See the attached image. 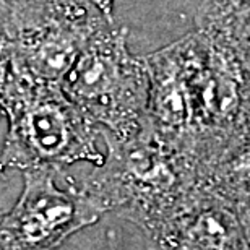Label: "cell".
Segmentation results:
<instances>
[{
  "instance_id": "6da1fadb",
  "label": "cell",
  "mask_w": 250,
  "mask_h": 250,
  "mask_svg": "<svg viewBox=\"0 0 250 250\" xmlns=\"http://www.w3.org/2000/svg\"><path fill=\"white\" fill-rule=\"evenodd\" d=\"M148 125L198 171L250 121V75L236 54L203 31L145 56Z\"/></svg>"
},
{
  "instance_id": "7a4b0ae2",
  "label": "cell",
  "mask_w": 250,
  "mask_h": 250,
  "mask_svg": "<svg viewBox=\"0 0 250 250\" xmlns=\"http://www.w3.org/2000/svg\"><path fill=\"white\" fill-rule=\"evenodd\" d=\"M104 161L83 179L82 187L104 211L133 223L154 241L200 187L198 163L161 142L148 121L138 133L119 138L99 128Z\"/></svg>"
},
{
  "instance_id": "3957f363",
  "label": "cell",
  "mask_w": 250,
  "mask_h": 250,
  "mask_svg": "<svg viewBox=\"0 0 250 250\" xmlns=\"http://www.w3.org/2000/svg\"><path fill=\"white\" fill-rule=\"evenodd\" d=\"M0 106L8 119L0 151L2 172L10 167L62 171L82 161L103 164L99 127L65 96L62 86L29 82L0 63Z\"/></svg>"
},
{
  "instance_id": "277c9868",
  "label": "cell",
  "mask_w": 250,
  "mask_h": 250,
  "mask_svg": "<svg viewBox=\"0 0 250 250\" xmlns=\"http://www.w3.org/2000/svg\"><path fill=\"white\" fill-rule=\"evenodd\" d=\"M127 36L125 26L106 23L88 39L62 82L65 96L119 138L138 133L148 121L146 61L128 51Z\"/></svg>"
},
{
  "instance_id": "5b68a950",
  "label": "cell",
  "mask_w": 250,
  "mask_h": 250,
  "mask_svg": "<svg viewBox=\"0 0 250 250\" xmlns=\"http://www.w3.org/2000/svg\"><path fill=\"white\" fill-rule=\"evenodd\" d=\"M61 172L49 167L23 172V192L0 221V250H56L106 213L73 179L59 187Z\"/></svg>"
},
{
  "instance_id": "8992f818",
  "label": "cell",
  "mask_w": 250,
  "mask_h": 250,
  "mask_svg": "<svg viewBox=\"0 0 250 250\" xmlns=\"http://www.w3.org/2000/svg\"><path fill=\"white\" fill-rule=\"evenodd\" d=\"M111 23L99 10L0 36V63L24 80L62 86L88 39Z\"/></svg>"
},
{
  "instance_id": "52a82bcc",
  "label": "cell",
  "mask_w": 250,
  "mask_h": 250,
  "mask_svg": "<svg viewBox=\"0 0 250 250\" xmlns=\"http://www.w3.org/2000/svg\"><path fill=\"white\" fill-rule=\"evenodd\" d=\"M151 244L154 250H250L239 211L203 184Z\"/></svg>"
},
{
  "instance_id": "ba28073f",
  "label": "cell",
  "mask_w": 250,
  "mask_h": 250,
  "mask_svg": "<svg viewBox=\"0 0 250 250\" xmlns=\"http://www.w3.org/2000/svg\"><path fill=\"white\" fill-rule=\"evenodd\" d=\"M200 181L226 198L250 226V121L200 169Z\"/></svg>"
},
{
  "instance_id": "9c48e42d",
  "label": "cell",
  "mask_w": 250,
  "mask_h": 250,
  "mask_svg": "<svg viewBox=\"0 0 250 250\" xmlns=\"http://www.w3.org/2000/svg\"><path fill=\"white\" fill-rule=\"evenodd\" d=\"M195 24L231 49L250 75V0H203Z\"/></svg>"
},
{
  "instance_id": "30bf717a",
  "label": "cell",
  "mask_w": 250,
  "mask_h": 250,
  "mask_svg": "<svg viewBox=\"0 0 250 250\" xmlns=\"http://www.w3.org/2000/svg\"><path fill=\"white\" fill-rule=\"evenodd\" d=\"M99 10L91 0H0V36Z\"/></svg>"
},
{
  "instance_id": "8fae6325",
  "label": "cell",
  "mask_w": 250,
  "mask_h": 250,
  "mask_svg": "<svg viewBox=\"0 0 250 250\" xmlns=\"http://www.w3.org/2000/svg\"><path fill=\"white\" fill-rule=\"evenodd\" d=\"M91 2L96 5L99 8V12H101L109 21L116 23L114 21V3H116V0H91Z\"/></svg>"
},
{
  "instance_id": "7c38bea8",
  "label": "cell",
  "mask_w": 250,
  "mask_h": 250,
  "mask_svg": "<svg viewBox=\"0 0 250 250\" xmlns=\"http://www.w3.org/2000/svg\"><path fill=\"white\" fill-rule=\"evenodd\" d=\"M0 116H3V111H2V106H0Z\"/></svg>"
},
{
  "instance_id": "4fadbf2b",
  "label": "cell",
  "mask_w": 250,
  "mask_h": 250,
  "mask_svg": "<svg viewBox=\"0 0 250 250\" xmlns=\"http://www.w3.org/2000/svg\"><path fill=\"white\" fill-rule=\"evenodd\" d=\"M247 232H249V237H250V226L247 228Z\"/></svg>"
},
{
  "instance_id": "5bb4252c",
  "label": "cell",
  "mask_w": 250,
  "mask_h": 250,
  "mask_svg": "<svg viewBox=\"0 0 250 250\" xmlns=\"http://www.w3.org/2000/svg\"><path fill=\"white\" fill-rule=\"evenodd\" d=\"M0 216H2V211H0Z\"/></svg>"
},
{
  "instance_id": "9a60e30c",
  "label": "cell",
  "mask_w": 250,
  "mask_h": 250,
  "mask_svg": "<svg viewBox=\"0 0 250 250\" xmlns=\"http://www.w3.org/2000/svg\"><path fill=\"white\" fill-rule=\"evenodd\" d=\"M0 174H2V171H0Z\"/></svg>"
}]
</instances>
